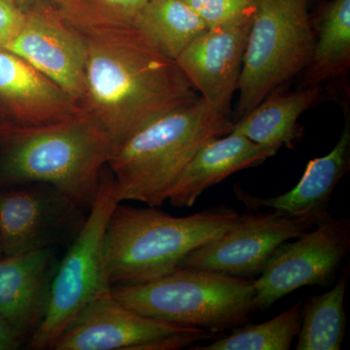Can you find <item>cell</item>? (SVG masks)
<instances>
[{
	"label": "cell",
	"instance_id": "cell-18",
	"mask_svg": "<svg viewBox=\"0 0 350 350\" xmlns=\"http://www.w3.org/2000/svg\"><path fill=\"white\" fill-rule=\"evenodd\" d=\"M322 96L321 86L301 87L287 94L273 92L247 114L234 121L230 133L243 135L255 144L278 151L282 147L292 149L303 135L299 119L314 107Z\"/></svg>",
	"mask_w": 350,
	"mask_h": 350
},
{
	"label": "cell",
	"instance_id": "cell-12",
	"mask_svg": "<svg viewBox=\"0 0 350 350\" xmlns=\"http://www.w3.org/2000/svg\"><path fill=\"white\" fill-rule=\"evenodd\" d=\"M253 16L209 27L175 59L200 98L231 116Z\"/></svg>",
	"mask_w": 350,
	"mask_h": 350
},
{
	"label": "cell",
	"instance_id": "cell-6",
	"mask_svg": "<svg viewBox=\"0 0 350 350\" xmlns=\"http://www.w3.org/2000/svg\"><path fill=\"white\" fill-rule=\"evenodd\" d=\"M314 38L308 0H257L244 52L234 121L305 70Z\"/></svg>",
	"mask_w": 350,
	"mask_h": 350
},
{
	"label": "cell",
	"instance_id": "cell-24",
	"mask_svg": "<svg viewBox=\"0 0 350 350\" xmlns=\"http://www.w3.org/2000/svg\"><path fill=\"white\" fill-rule=\"evenodd\" d=\"M207 29L234 22L254 13L257 0H185Z\"/></svg>",
	"mask_w": 350,
	"mask_h": 350
},
{
	"label": "cell",
	"instance_id": "cell-16",
	"mask_svg": "<svg viewBox=\"0 0 350 350\" xmlns=\"http://www.w3.org/2000/svg\"><path fill=\"white\" fill-rule=\"evenodd\" d=\"M278 150L251 142L238 133L211 138L202 145L170 191L169 200L176 208L192 207L207 189L241 170L257 167Z\"/></svg>",
	"mask_w": 350,
	"mask_h": 350
},
{
	"label": "cell",
	"instance_id": "cell-17",
	"mask_svg": "<svg viewBox=\"0 0 350 350\" xmlns=\"http://www.w3.org/2000/svg\"><path fill=\"white\" fill-rule=\"evenodd\" d=\"M350 170V122L345 120L340 139L327 155L312 159L296 186L273 198L253 197L243 190L236 194L248 207L266 206L291 216L317 215L326 217L332 194L340 179Z\"/></svg>",
	"mask_w": 350,
	"mask_h": 350
},
{
	"label": "cell",
	"instance_id": "cell-8",
	"mask_svg": "<svg viewBox=\"0 0 350 350\" xmlns=\"http://www.w3.org/2000/svg\"><path fill=\"white\" fill-rule=\"evenodd\" d=\"M0 188V243L4 256L70 244L86 220V209L39 182Z\"/></svg>",
	"mask_w": 350,
	"mask_h": 350
},
{
	"label": "cell",
	"instance_id": "cell-14",
	"mask_svg": "<svg viewBox=\"0 0 350 350\" xmlns=\"http://www.w3.org/2000/svg\"><path fill=\"white\" fill-rule=\"evenodd\" d=\"M140 314L111 294L90 301L70 320L50 350H135L137 347L170 335L193 330Z\"/></svg>",
	"mask_w": 350,
	"mask_h": 350
},
{
	"label": "cell",
	"instance_id": "cell-2",
	"mask_svg": "<svg viewBox=\"0 0 350 350\" xmlns=\"http://www.w3.org/2000/svg\"><path fill=\"white\" fill-rule=\"evenodd\" d=\"M232 207L219 206L184 217L157 206H115L103 243V261L111 285L138 284L179 268L184 258L241 220Z\"/></svg>",
	"mask_w": 350,
	"mask_h": 350
},
{
	"label": "cell",
	"instance_id": "cell-28",
	"mask_svg": "<svg viewBox=\"0 0 350 350\" xmlns=\"http://www.w3.org/2000/svg\"><path fill=\"white\" fill-rule=\"evenodd\" d=\"M4 256L3 250H2L1 243H0V259Z\"/></svg>",
	"mask_w": 350,
	"mask_h": 350
},
{
	"label": "cell",
	"instance_id": "cell-27",
	"mask_svg": "<svg viewBox=\"0 0 350 350\" xmlns=\"http://www.w3.org/2000/svg\"><path fill=\"white\" fill-rule=\"evenodd\" d=\"M11 1L25 11H29L31 9L36 8V7L46 4V0H11Z\"/></svg>",
	"mask_w": 350,
	"mask_h": 350
},
{
	"label": "cell",
	"instance_id": "cell-15",
	"mask_svg": "<svg viewBox=\"0 0 350 350\" xmlns=\"http://www.w3.org/2000/svg\"><path fill=\"white\" fill-rule=\"evenodd\" d=\"M57 264L56 247L2 257L0 317L20 326L31 337L46 312Z\"/></svg>",
	"mask_w": 350,
	"mask_h": 350
},
{
	"label": "cell",
	"instance_id": "cell-19",
	"mask_svg": "<svg viewBox=\"0 0 350 350\" xmlns=\"http://www.w3.org/2000/svg\"><path fill=\"white\" fill-rule=\"evenodd\" d=\"M350 66V0H332L317 25L312 57L301 87L321 86L347 72Z\"/></svg>",
	"mask_w": 350,
	"mask_h": 350
},
{
	"label": "cell",
	"instance_id": "cell-21",
	"mask_svg": "<svg viewBox=\"0 0 350 350\" xmlns=\"http://www.w3.org/2000/svg\"><path fill=\"white\" fill-rule=\"evenodd\" d=\"M349 264L335 286L313 296L301 306L298 350H340L344 342L347 317L345 298L349 278Z\"/></svg>",
	"mask_w": 350,
	"mask_h": 350
},
{
	"label": "cell",
	"instance_id": "cell-26",
	"mask_svg": "<svg viewBox=\"0 0 350 350\" xmlns=\"http://www.w3.org/2000/svg\"><path fill=\"white\" fill-rule=\"evenodd\" d=\"M31 335L5 317H0V350H15L27 347Z\"/></svg>",
	"mask_w": 350,
	"mask_h": 350
},
{
	"label": "cell",
	"instance_id": "cell-11",
	"mask_svg": "<svg viewBox=\"0 0 350 350\" xmlns=\"http://www.w3.org/2000/svg\"><path fill=\"white\" fill-rule=\"evenodd\" d=\"M5 50L24 59L81 105L86 86V38L47 3L27 11L22 29Z\"/></svg>",
	"mask_w": 350,
	"mask_h": 350
},
{
	"label": "cell",
	"instance_id": "cell-22",
	"mask_svg": "<svg viewBox=\"0 0 350 350\" xmlns=\"http://www.w3.org/2000/svg\"><path fill=\"white\" fill-rule=\"evenodd\" d=\"M301 306L298 301L275 317L259 324H244L225 338L192 350H288L301 328Z\"/></svg>",
	"mask_w": 350,
	"mask_h": 350
},
{
	"label": "cell",
	"instance_id": "cell-23",
	"mask_svg": "<svg viewBox=\"0 0 350 350\" xmlns=\"http://www.w3.org/2000/svg\"><path fill=\"white\" fill-rule=\"evenodd\" d=\"M62 19L78 29L135 27L148 0H46Z\"/></svg>",
	"mask_w": 350,
	"mask_h": 350
},
{
	"label": "cell",
	"instance_id": "cell-3",
	"mask_svg": "<svg viewBox=\"0 0 350 350\" xmlns=\"http://www.w3.org/2000/svg\"><path fill=\"white\" fill-rule=\"evenodd\" d=\"M234 120L204 98L163 115L113 152L107 167L117 202L161 206L202 145L232 131Z\"/></svg>",
	"mask_w": 350,
	"mask_h": 350
},
{
	"label": "cell",
	"instance_id": "cell-5",
	"mask_svg": "<svg viewBox=\"0 0 350 350\" xmlns=\"http://www.w3.org/2000/svg\"><path fill=\"white\" fill-rule=\"evenodd\" d=\"M254 280L179 268L138 284L113 285L110 294L151 319L221 333L248 323L255 306Z\"/></svg>",
	"mask_w": 350,
	"mask_h": 350
},
{
	"label": "cell",
	"instance_id": "cell-1",
	"mask_svg": "<svg viewBox=\"0 0 350 350\" xmlns=\"http://www.w3.org/2000/svg\"><path fill=\"white\" fill-rule=\"evenodd\" d=\"M79 31L88 46L81 105L107 133L114 151L145 126L199 98L176 61L135 27Z\"/></svg>",
	"mask_w": 350,
	"mask_h": 350
},
{
	"label": "cell",
	"instance_id": "cell-20",
	"mask_svg": "<svg viewBox=\"0 0 350 350\" xmlns=\"http://www.w3.org/2000/svg\"><path fill=\"white\" fill-rule=\"evenodd\" d=\"M135 29L159 52L175 61L207 27L185 0H148Z\"/></svg>",
	"mask_w": 350,
	"mask_h": 350
},
{
	"label": "cell",
	"instance_id": "cell-13",
	"mask_svg": "<svg viewBox=\"0 0 350 350\" xmlns=\"http://www.w3.org/2000/svg\"><path fill=\"white\" fill-rule=\"evenodd\" d=\"M0 131H27L88 116L81 105L22 57L0 49Z\"/></svg>",
	"mask_w": 350,
	"mask_h": 350
},
{
	"label": "cell",
	"instance_id": "cell-7",
	"mask_svg": "<svg viewBox=\"0 0 350 350\" xmlns=\"http://www.w3.org/2000/svg\"><path fill=\"white\" fill-rule=\"evenodd\" d=\"M117 204L113 195L112 175L103 170L98 195L88 211L84 225L57 264L46 312L29 338L27 349H49L85 306L110 293L111 285L105 275L103 261V243L108 221Z\"/></svg>",
	"mask_w": 350,
	"mask_h": 350
},
{
	"label": "cell",
	"instance_id": "cell-4",
	"mask_svg": "<svg viewBox=\"0 0 350 350\" xmlns=\"http://www.w3.org/2000/svg\"><path fill=\"white\" fill-rule=\"evenodd\" d=\"M0 133L6 142L1 167L4 183L49 184L90 211L114 147L89 115L34 130Z\"/></svg>",
	"mask_w": 350,
	"mask_h": 350
},
{
	"label": "cell",
	"instance_id": "cell-25",
	"mask_svg": "<svg viewBox=\"0 0 350 350\" xmlns=\"http://www.w3.org/2000/svg\"><path fill=\"white\" fill-rule=\"evenodd\" d=\"M27 11L23 10L11 0H0V49L17 36L25 24Z\"/></svg>",
	"mask_w": 350,
	"mask_h": 350
},
{
	"label": "cell",
	"instance_id": "cell-9",
	"mask_svg": "<svg viewBox=\"0 0 350 350\" xmlns=\"http://www.w3.org/2000/svg\"><path fill=\"white\" fill-rule=\"evenodd\" d=\"M293 243L276 248L254 280L255 306L266 310L295 290L325 286L350 250L349 219L331 216L320 221Z\"/></svg>",
	"mask_w": 350,
	"mask_h": 350
},
{
	"label": "cell",
	"instance_id": "cell-10",
	"mask_svg": "<svg viewBox=\"0 0 350 350\" xmlns=\"http://www.w3.org/2000/svg\"><path fill=\"white\" fill-rule=\"evenodd\" d=\"M328 216H291L278 211L241 215L224 234L192 251L179 267L239 278L260 275L278 246L298 238Z\"/></svg>",
	"mask_w": 350,
	"mask_h": 350
}]
</instances>
